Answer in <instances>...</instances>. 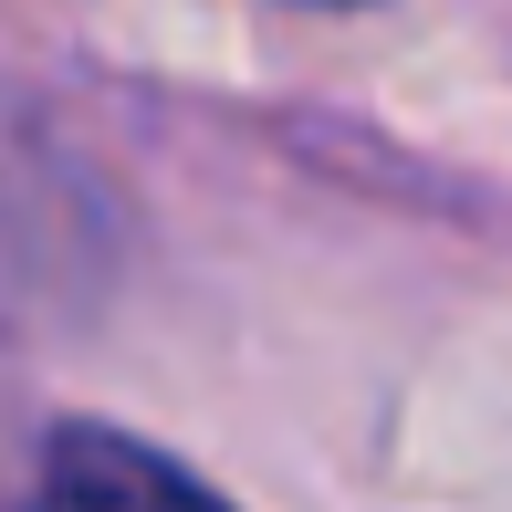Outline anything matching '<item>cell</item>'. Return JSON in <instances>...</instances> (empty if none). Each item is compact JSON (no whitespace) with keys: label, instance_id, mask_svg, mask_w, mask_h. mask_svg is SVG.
Listing matches in <instances>:
<instances>
[{"label":"cell","instance_id":"obj_1","mask_svg":"<svg viewBox=\"0 0 512 512\" xmlns=\"http://www.w3.org/2000/svg\"><path fill=\"white\" fill-rule=\"evenodd\" d=\"M32 512H220L178 460L136 450L115 429H63L42 450V481H32Z\"/></svg>","mask_w":512,"mask_h":512}]
</instances>
